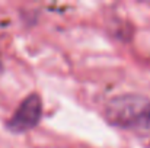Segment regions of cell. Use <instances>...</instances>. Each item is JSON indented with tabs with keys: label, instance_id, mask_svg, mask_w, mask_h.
<instances>
[{
	"label": "cell",
	"instance_id": "7a4b0ae2",
	"mask_svg": "<svg viewBox=\"0 0 150 148\" xmlns=\"http://www.w3.org/2000/svg\"><path fill=\"white\" fill-rule=\"evenodd\" d=\"M42 116V102L37 93H31L23 99L12 118L7 121L6 126L10 132L23 134L34 129Z\"/></svg>",
	"mask_w": 150,
	"mask_h": 148
},
{
	"label": "cell",
	"instance_id": "6da1fadb",
	"mask_svg": "<svg viewBox=\"0 0 150 148\" xmlns=\"http://www.w3.org/2000/svg\"><path fill=\"white\" fill-rule=\"evenodd\" d=\"M106 121L139 137H150V99L142 95H120L105 106Z\"/></svg>",
	"mask_w": 150,
	"mask_h": 148
}]
</instances>
